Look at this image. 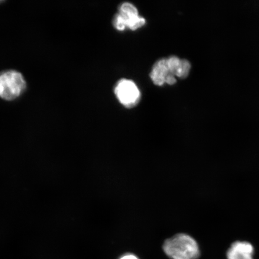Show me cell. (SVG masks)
I'll list each match as a JSON object with an SVG mask.
<instances>
[{
  "instance_id": "obj_1",
  "label": "cell",
  "mask_w": 259,
  "mask_h": 259,
  "mask_svg": "<svg viewBox=\"0 0 259 259\" xmlns=\"http://www.w3.org/2000/svg\"><path fill=\"white\" fill-rule=\"evenodd\" d=\"M164 253L170 259H197L200 255L198 243L189 234L180 233L165 241Z\"/></svg>"
},
{
  "instance_id": "obj_2",
  "label": "cell",
  "mask_w": 259,
  "mask_h": 259,
  "mask_svg": "<svg viewBox=\"0 0 259 259\" xmlns=\"http://www.w3.org/2000/svg\"><path fill=\"white\" fill-rule=\"evenodd\" d=\"M27 83L23 75L14 70L0 73V97L12 101L25 92Z\"/></svg>"
},
{
  "instance_id": "obj_3",
  "label": "cell",
  "mask_w": 259,
  "mask_h": 259,
  "mask_svg": "<svg viewBox=\"0 0 259 259\" xmlns=\"http://www.w3.org/2000/svg\"><path fill=\"white\" fill-rule=\"evenodd\" d=\"M116 98L125 108H132L138 104L141 99V92L132 80L122 79L116 84L115 88Z\"/></svg>"
},
{
  "instance_id": "obj_4",
  "label": "cell",
  "mask_w": 259,
  "mask_h": 259,
  "mask_svg": "<svg viewBox=\"0 0 259 259\" xmlns=\"http://www.w3.org/2000/svg\"><path fill=\"white\" fill-rule=\"evenodd\" d=\"M118 14L124 22L125 27L131 30H137L145 24V19L139 16L138 9L131 3H123Z\"/></svg>"
},
{
  "instance_id": "obj_5",
  "label": "cell",
  "mask_w": 259,
  "mask_h": 259,
  "mask_svg": "<svg viewBox=\"0 0 259 259\" xmlns=\"http://www.w3.org/2000/svg\"><path fill=\"white\" fill-rule=\"evenodd\" d=\"M254 248L250 243L237 241L232 244L227 252L228 259H253Z\"/></svg>"
},
{
  "instance_id": "obj_6",
  "label": "cell",
  "mask_w": 259,
  "mask_h": 259,
  "mask_svg": "<svg viewBox=\"0 0 259 259\" xmlns=\"http://www.w3.org/2000/svg\"><path fill=\"white\" fill-rule=\"evenodd\" d=\"M167 61L170 73L174 76L184 79L189 75L191 69V64L189 61L181 60L176 56L167 58Z\"/></svg>"
},
{
  "instance_id": "obj_7",
  "label": "cell",
  "mask_w": 259,
  "mask_h": 259,
  "mask_svg": "<svg viewBox=\"0 0 259 259\" xmlns=\"http://www.w3.org/2000/svg\"><path fill=\"white\" fill-rule=\"evenodd\" d=\"M170 74H171L168 67L167 59L164 58L155 63L150 73V77L155 85L161 86L166 83L167 77Z\"/></svg>"
},
{
  "instance_id": "obj_8",
  "label": "cell",
  "mask_w": 259,
  "mask_h": 259,
  "mask_svg": "<svg viewBox=\"0 0 259 259\" xmlns=\"http://www.w3.org/2000/svg\"><path fill=\"white\" fill-rule=\"evenodd\" d=\"M118 259H140L137 255L132 252H126L119 257Z\"/></svg>"
}]
</instances>
